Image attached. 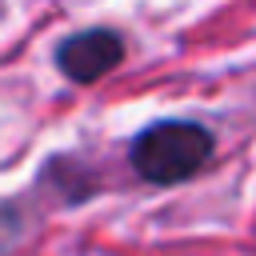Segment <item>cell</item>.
<instances>
[{"instance_id": "1", "label": "cell", "mask_w": 256, "mask_h": 256, "mask_svg": "<svg viewBox=\"0 0 256 256\" xmlns=\"http://www.w3.org/2000/svg\"><path fill=\"white\" fill-rule=\"evenodd\" d=\"M212 156V136L188 120H160L132 140V168L152 184H180L204 168Z\"/></svg>"}, {"instance_id": "2", "label": "cell", "mask_w": 256, "mask_h": 256, "mask_svg": "<svg viewBox=\"0 0 256 256\" xmlns=\"http://www.w3.org/2000/svg\"><path fill=\"white\" fill-rule=\"evenodd\" d=\"M120 56H124V44H120L116 32H108V28H88V32H76V36H68V40L60 44L56 64H60V72H64L68 80L92 84V80L108 76V72L120 64Z\"/></svg>"}]
</instances>
